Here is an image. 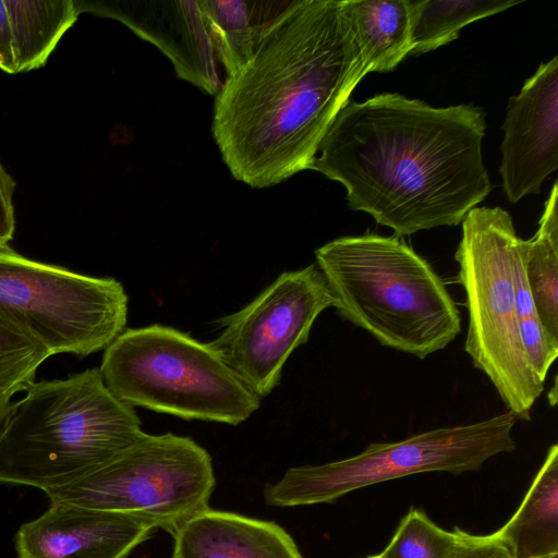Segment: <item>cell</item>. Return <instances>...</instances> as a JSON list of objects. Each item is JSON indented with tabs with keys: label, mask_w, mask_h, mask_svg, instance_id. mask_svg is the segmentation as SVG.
Masks as SVG:
<instances>
[{
	"label": "cell",
	"mask_w": 558,
	"mask_h": 558,
	"mask_svg": "<svg viewBox=\"0 0 558 558\" xmlns=\"http://www.w3.org/2000/svg\"><path fill=\"white\" fill-rule=\"evenodd\" d=\"M368 69L343 0H295L216 95L213 134L238 181L262 189L310 169Z\"/></svg>",
	"instance_id": "1"
},
{
	"label": "cell",
	"mask_w": 558,
	"mask_h": 558,
	"mask_svg": "<svg viewBox=\"0 0 558 558\" xmlns=\"http://www.w3.org/2000/svg\"><path fill=\"white\" fill-rule=\"evenodd\" d=\"M486 113L384 93L340 109L310 169L347 190L349 208L411 235L453 227L492 191L482 157Z\"/></svg>",
	"instance_id": "2"
},
{
	"label": "cell",
	"mask_w": 558,
	"mask_h": 558,
	"mask_svg": "<svg viewBox=\"0 0 558 558\" xmlns=\"http://www.w3.org/2000/svg\"><path fill=\"white\" fill-rule=\"evenodd\" d=\"M0 424V483L45 493L71 484L141 439L133 407L106 386L99 367L29 381Z\"/></svg>",
	"instance_id": "3"
},
{
	"label": "cell",
	"mask_w": 558,
	"mask_h": 558,
	"mask_svg": "<svg viewBox=\"0 0 558 558\" xmlns=\"http://www.w3.org/2000/svg\"><path fill=\"white\" fill-rule=\"evenodd\" d=\"M315 257L340 316L381 345L423 360L459 335L445 282L401 236H341Z\"/></svg>",
	"instance_id": "4"
},
{
	"label": "cell",
	"mask_w": 558,
	"mask_h": 558,
	"mask_svg": "<svg viewBox=\"0 0 558 558\" xmlns=\"http://www.w3.org/2000/svg\"><path fill=\"white\" fill-rule=\"evenodd\" d=\"M521 241L508 211L474 207L462 220L454 258L469 320L464 350L508 411L529 421L544 383L529 363L519 331L514 262Z\"/></svg>",
	"instance_id": "5"
},
{
	"label": "cell",
	"mask_w": 558,
	"mask_h": 558,
	"mask_svg": "<svg viewBox=\"0 0 558 558\" xmlns=\"http://www.w3.org/2000/svg\"><path fill=\"white\" fill-rule=\"evenodd\" d=\"M99 369L129 405L185 420L238 425L260 404L210 343L168 326L125 329L105 349Z\"/></svg>",
	"instance_id": "6"
},
{
	"label": "cell",
	"mask_w": 558,
	"mask_h": 558,
	"mask_svg": "<svg viewBox=\"0 0 558 558\" xmlns=\"http://www.w3.org/2000/svg\"><path fill=\"white\" fill-rule=\"evenodd\" d=\"M120 281L94 277L0 247V323L50 356H87L108 348L126 326Z\"/></svg>",
	"instance_id": "7"
},
{
	"label": "cell",
	"mask_w": 558,
	"mask_h": 558,
	"mask_svg": "<svg viewBox=\"0 0 558 558\" xmlns=\"http://www.w3.org/2000/svg\"><path fill=\"white\" fill-rule=\"evenodd\" d=\"M509 411L489 418L414 434L393 442H373L338 461L289 469L266 486L265 501L276 507L332 502L377 483L424 472L476 471L492 457L517 448Z\"/></svg>",
	"instance_id": "8"
},
{
	"label": "cell",
	"mask_w": 558,
	"mask_h": 558,
	"mask_svg": "<svg viewBox=\"0 0 558 558\" xmlns=\"http://www.w3.org/2000/svg\"><path fill=\"white\" fill-rule=\"evenodd\" d=\"M215 482L211 458L194 440L145 433L90 473L46 495L51 504L128 515L172 534L208 509Z\"/></svg>",
	"instance_id": "9"
},
{
	"label": "cell",
	"mask_w": 558,
	"mask_h": 558,
	"mask_svg": "<svg viewBox=\"0 0 558 558\" xmlns=\"http://www.w3.org/2000/svg\"><path fill=\"white\" fill-rule=\"evenodd\" d=\"M335 299L316 266L282 272L252 302L219 319L210 342L259 399L278 385L291 353L306 343L314 322Z\"/></svg>",
	"instance_id": "10"
},
{
	"label": "cell",
	"mask_w": 558,
	"mask_h": 558,
	"mask_svg": "<svg viewBox=\"0 0 558 558\" xmlns=\"http://www.w3.org/2000/svg\"><path fill=\"white\" fill-rule=\"evenodd\" d=\"M499 172L510 203L537 194L558 168V57L541 63L509 98Z\"/></svg>",
	"instance_id": "11"
},
{
	"label": "cell",
	"mask_w": 558,
	"mask_h": 558,
	"mask_svg": "<svg viewBox=\"0 0 558 558\" xmlns=\"http://www.w3.org/2000/svg\"><path fill=\"white\" fill-rule=\"evenodd\" d=\"M78 11L116 19L157 46L177 74L216 96L221 88L213 43L198 1L74 0Z\"/></svg>",
	"instance_id": "12"
},
{
	"label": "cell",
	"mask_w": 558,
	"mask_h": 558,
	"mask_svg": "<svg viewBox=\"0 0 558 558\" xmlns=\"http://www.w3.org/2000/svg\"><path fill=\"white\" fill-rule=\"evenodd\" d=\"M155 527L128 515L68 504H51L22 524L17 558H125Z\"/></svg>",
	"instance_id": "13"
},
{
	"label": "cell",
	"mask_w": 558,
	"mask_h": 558,
	"mask_svg": "<svg viewBox=\"0 0 558 558\" xmlns=\"http://www.w3.org/2000/svg\"><path fill=\"white\" fill-rule=\"evenodd\" d=\"M172 535L171 558H303L292 537L276 523L209 508Z\"/></svg>",
	"instance_id": "14"
},
{
	"label": "cell",
	"mask_w": 558,
	"mask_h": 558,
	"mask_svg": "<svg viewBox=\"0 0 558 558\" xmlns=\"http://www.w3.org/2000/svg\"><path fill=\"white\" fill-rule=\"evenodd\" d=\"M511 558L558 555V446L554 444L520 507L493 533Z\"/></svg>",
	"instance_id": "15"
},
{
	"label": "cell",
	"mask_w": 558,
	"mask_h": 558,
	"mask_svg": "<svg viewBox=\"0 0 558 558\" xmlns=\"http://www.w3.org/2000/svg\"><path fill=\"white\" fill-rule=\"evenodd\" d=\"M216 59L227 76L252 57L257 44L291 1L197 0Z\"/></svg>",
	"instance_id": "16"
},
{
	"label": "cell",
	"mask_w": 558,
	"mask_h": 558,
	"mask_svg": "<svg viewBox=\"0 0 558 558\" xmlns=\"http://www.w3.org/2000/svg\"><path fill=\"white\" fill-rule=\"evenodd\" d=\"M368 72H390L413 49L409 0H343Z\"/></svg>",
	"instance_id": "17"
},
{
	"label": "cell",
	"mask_w": 558,
	"mask_h": 558,
	"mask_svg": "<svg viewBox=\"0 0 558 558\" xmlns=\"http://www.w3.org/2000/svg\"><path fill=\"white\" fill-rule=\"evenodd\" d=\"M15 73L46 64L80 11L74 0H5Z\"/></svg>",
	"instance_id": "18"
},
{
	"label": "cell",
	"mask_w": 558,
	"mask_h": 558,
	"mask_svg": "<svg viewBox=\"0 0 558 558\" xmlns=\"http://www.w3.org/2000/svg\"><path fill=\"white\" fill-rule=\"evenodd\" d=\"M558 182L551 187L535 235L526 240L525 275L550 344L558 349Z\"/></svg>",
	"instance_id": "19"
},
{
	"label": "cell",
	"mask_w": 558,
	"mask_h": 558,
	"mask_svg": "<svg viewBox=\"0 0 558 558\" xmlns=\"http://www.w3.org/2000/svg\"><path fill=\"white\" fill-rule=\"evenodd\" d=\"M521 1L514 0H409L413 49L422 54L458 38L468 24L488 17Z\"/></svg>",
	"instance_id": "20"
},
{
	"label": "cell",
	"mask_w": 558,
	"mask_h": 558,
	"mask_svg": "<svg viewBox=\"0 0 558 558\" xmlns=\"http://www.w3.org/2000/svg\"><path fill=\"white\" fill-rule=\"evenodd\" d=\"M462 530L449 532L423 511L411 509L400 521L395 535L376 558H449L461 539Z\"/></svg>",
	"instance_id": "21"
},
{
	"label": "cell",
	"mask_w": 558,
	"mask_h": 558,
	"mask_svg": "<svg viewBox=\"0 0 558 558\" xmlns=\"http://www.w3.org/2000/svg\"><path fill=\"white\" fill-rule=\"evenodd\" d=\"M526 240H522L514 262L515 305L520 338L529 363L545 383L547 373L558 355L541 324L525 275Z\"/></svg>",
	"instance_id": "22"
},
{
	"label": "cell",
	"mask_w": 558,
	"mask_h": 558,
	"mask_svg": "<svg viewBox=\"0 0 558 558\" xmlns=\"http://www.w3.org/2000/svg\"><path fill=\"white\" fill-rule=\"evenodd\" d=\"M48 357L45 349L0 323V388L20 387L24 391Z\"/></svg>",
	"instance_id": "23"
},
{
	"label": "cell",
	"mask_w": 558,
	"mask_h": 558,
	"mask_svg": "<svg viewBox=\"0 0 558 558\" xmlns=\"http://www.w3.org/2000/svg\"><path fill=\"white\" fill-rule=\"evenodd\" d=\"M449 558H511L508 548L494 535H472L464 531Z\"/></svg>",
	"instance_id": "24"
},
{
	"label": "cell",
	"mask_w": 558,
	"mask_h": 558,
	"mask_svg": "<svg viewBox=\"0 0 558 558\" xmlns=\"http://www.w3.org/2000/svg\"><path fill=\"white\" fill-rule=\"evenodd\" d=\"M15 181L0 162V247L9 246L15 230L13 193Z\"/></svg>",
	"instance_id": "25"
},
{
	"label": "cell",
	"mask_w": 558,
	"mask_h": 558,
	"mask_svg": "<svg viewBox=\"0 0 558 558\" xmlns=\"http://www.w3.org/2000/svg\"><path fill=\"white\" fill-rule=\"evenodd\" d=\"M0 70L15 73L11 27L5 0H0Z\"/></svg>",
	"instance_id": "26"
},
{
	"label": "cell",
	"mask_w": 558,
	"mask_h": 558,
	"mask_svg": "<svg viewBox=\"0 0 558 558\" xmlns=\"http://www.w3.org/2000/svg\"><path fill=\"white\" fill-rule=\"evenodd\" d=\"M21 391L23 389L20 387L0 388V424L12 403V397Z\"/></svg>",
	"instance_id": "27"
},
{
	"label": "cell",
	"mask_w": 558,
	"mask_h": 558,
	"mask_svg": "<svg viewBox=\"0 0 558 558\" xmlns=\"http://www.w3.org/2000/svg\"><path fill=\"white\" fill-rule=\"evenodd\" d=\"M539 558H558V555H551V556L539 557Z\"/></svg>",
	"instance_id": "28"
},
{
	"label": "cell",
	"mask_w": 558,
	"mask_h": 558,
	"mask_svg": "<svg viewBox=\"0 0 558 558\" xmlns=\"http://www.w3.org/2000/svg\"><path fill=\"white\" fill-rule=\"evenodd\" d=\"M366 558H376V556H375V555H374V556H368V557H366Z\"/></svg>",
	"instance_id": "29"
}]
</instances>
